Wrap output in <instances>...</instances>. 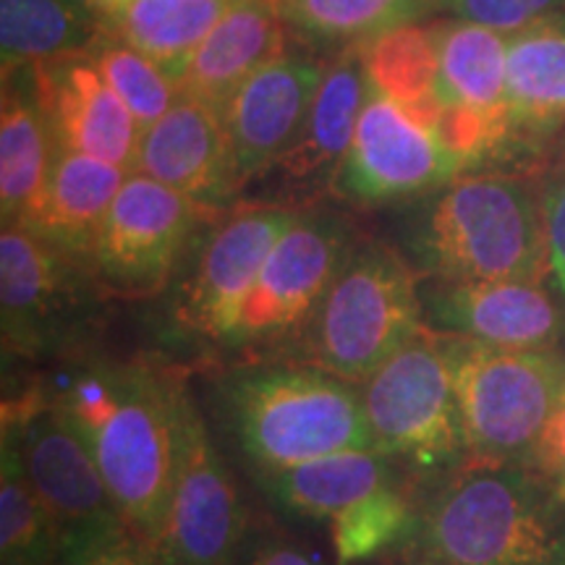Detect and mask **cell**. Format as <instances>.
I'll return each instance as SVG.
<instances>
[{"mask_svg": "<svg viewBox=\"0 0 565 565\" xmlns=\"http://www.w3.org/2000/svg\"><path fill=\"white\" fill-rule=\"evenodd\" d=\"M286 26L278 0H231L194 51L179 92L225 110L249 76L286 51Z\"/></svg>", "mask_w": 565, "mask_h": 565, "instance_id": "obj_20", "label": "cell"}, {"mask_svg": "<svg viewBox=\"0 0 565 565\" xmlns=\"http://www.w3.org/2000/svg\"><path fill=\"white\" fill-rule=\"evenodd\" d=\"M217 212L238 192L223 110L179 95L173 108L141 131L139 171Z\"/></svg>", "mask_w": 565, "mask_h": 565, "instance_id": "obj_18", "label": "cell"}, {"mask_svg": "<svg viewBox=\"0 0 565 565\" xmlns=\"http://www.w3.org/2000/svg\"><path fill=\"white\" fill-rule=\"evenodd\" d=\"M58 147L139 171L141 126L89 55L32 68Z\"/></svg>", "mask_w": 565, "mask_h": 565, "instance_id": "obj_17", "label": "cell"}, {"mask_svg": "<svg viewBox=\"0 0 565 565\" xmlns=\"http://www.w3.org/2000/svg\"><path fill=\"white\" fill-rule=\"evenodd\" d=\"M372 450L414 477L437 479L469 463L445 338L424 330L359 385Z\"/></svg>", "mask_w": 565, "mask_h": 565, "instance_id": "obj_6", "label": "cell"}, {"mask_svg": "<svg viewBox=\"0 0 565 565\" xmlns=\"http://www.w3.org/2000/svg\"><path fill=\"white\" fill-rule=\"evenodd\" d=\"M3 419L17 429L26 475L58 526L61 553L74 542L126 526L100 466L42 387L6 404Z\"/></svg>", "mask_w": 565, "mask_h": 565, "instance_id": "obj_13", "label": "cell"}, {"mask_svg": "<svg viewBox=\"0 0 565 565\" xmlns=\"http://www.w3.org/2000/svg\"><path fill=\"white\" fill-rule=\"evenodd\" d=\"M404 254L429 280H550L545 200L515 173L461 175L412 212Z\"/></svg>", "mask_w": 565, "mask_h": 565, "instance_id": "obj_4", "label": "cell"}, {"mask_svg": "<svg viewBox=\"0 0 565 565\" xmlns=\"http://www.w3.org/2000/svg\"><path fill=\"white\" fill-rule=\"evenodd\" d=\"M0 555L3 563L58 565L61 561V532L26 475L17 429L6 419L0 443Z\"/></svg>", "mask_w": 565, "mask_h": 565, "instance_id": "obj_29", "label": "cell"}, {"mask_svg": "<svg viewBox=\"0 0 565 565\" xmlns=\"http://www.w3.org/2000/svg\"><path fill=\"white\" fill-rule=\"evenodd\" d=\"M299 215L282 204H249L212 225L202 244L196 238L192 265L168 303L171 343L223 356L265 259Z\"/></svg>", "mask_w": 565, "mask_h": 565, "instance_id": "obj_10", "label": "cell"}, {"mask_svg": "<svg viewBox=\"0 0 565 565\" xmlns=\"http://www.w3.org/2000/svg\"><path fill=\"white\" fill-rule=\"evenodd\" d=\"M466 168L393 100L370 92L333 192L353 204H391L440 192Z\"/></svg>", "mask_w": 565, "mask_h": 565, "instance_id": "obj_14", "label": "cell"}, {"mask_svg": "<svg viewBox=\"0 0 565 565\" xmlns=\"http://www.w3.org/2000/svg\"><path fill=\"white\" fill-rule=\"evenodd\" d=\"M545 200V228L550 254V286L565 296V175L542 189Z\"/></svg>", "mask_w": 565, "mask_h": 565, "instance_id": "obj_37", "label": "cell"}, {"mask_svg": "<svg viewBox=\"0 0 565 565\" xmlns=\"http://www.w3.org/2000/svg\"><path fill=\"white\" fill-rule=\"evenodd\" d=\"M249 532L252 519L236 477L186 391L179 471L154 553L162 565H242Z\"/></svg>", "mask_w": 565, "mask_h": 565, "instance_id": "obj_12", "label": "cell"}, {"mask_svg": "<svg viewBox=\"0 0 565 565\" xmlns=\"http://www.w3.org/2000/svg\"><path fill=\"white\" fill-rule=\"evenodd\" d=\"M108 34L92 0H0L3 76L89 55Z\"/></svg>", "mask_w": 565, "mask_h": 565, "instance_id": "obj_25", "label": "cell"}, {"mask_svg": "<svg viewBox=\"0 0 565 565\" xmlns=\"http://www.w3.org/2000/svg\"><path fill=\"white\" fill-rule=\"evenodd\" d=\"M3 565H30V563H3Z\"/></svg>", "mask_w": 565, "mask_h": 565, "instance_id": "obj_40", "label": "cell"}, {"mask_svg": "<svg viewBox=\"0 0 565 565\" xmlns=\"http://www.w3.org/2000/svg\"><path fill=\"white\" fill-rule=\"evenodd\" d=\"M416 505L419 498L408 494L404 482H393L338 511L328 521L338 565L374 561L404 545L416 521Z\"/></svg>", "mask_w": 565, "mask_h": 565, "instance_id": "obj_31", "label": "cell"}, {"mask_svg": "<svg viewBox=\"0 0 565 565\" xmlns=\"http://www.w3.org/2000/svg\"><path fill=\"white\" fill-rule=\"evenodd\" d=\"M42 391L100 466L126 526L154 550L179 471L183 377L137 359L82 353Z\"/></svg>", "mask_w": 565, "mask_h": 565, "instance_id": "obj_1", "label": "cell"}, {"mask_svg": "<svg viewBox=\"0 0 565 565\" xmlns=\"http://www.w3.org/2000/svg\"><path fill=\"white\" fill-rule=\"evenodd\" d=\"M370 92L362 47L349 45L324 71L299 134L270 168L280 175L282 186L299 194L335 186Z\"/></svg>", "mask_w": 565, "mask_h": 565, "instance_id": "obj_19", "label": "cell"}, {"mask_svg": "<svg viewBox=\"0 0 565 565\" xmlns=\"http://www.w3.org/2000/svg\"><path fill=\"white\" fill-rule=\"evenodd\" d=\"M231 0H131L105 17L108 34L158 63L179 84Z\"/></svg>", "mask_w": 565, "mask_h": 565, "instance_id": "obj_27", "label": "cell"}, {"mask_svg": "<svg viewBox=\"0 0 565 565\" xmlns=\"http://www.w3.org/2000/svg\"><path fill=\"white\" fill-rule=\"evenodd\" d=\"M92 3H95L97 9H100V11L105 13V17H108V13L124 9V6H129L131 0H92Z\"/></svg>", "mask_w": 565, "mask_h": 565, "instance_id": "obj_39", "label": "cell"}, {"mask_svg": "<svg viewBox=\"0 0 565 565\" xmlns=\"http://www.w3.org/2000/svg\"><path fill=\"white\" fill-rule=\"evenodd\" d=\"M508 121L511 147L565 124V13L508 34Z\"/></svg>", "mask_w": 565, "mask_h": 565, "instance_id": "obj_24", "label": "cell"}, {"mask_svg": "<svg viewBox=\"0 0 565 565\" xmlns=\"http://www.w3.org/2000/svg\"><path fill=\"white\" fill-rule=\"evenodd\" d=\"M265 500L291 519L330 521L380 487L401 482V469L377 450H343L278 471L252 475Z\"/></svg>", "mask_w": 565, "mask_h": 565, "instance_id": "obj_23", "label": "cell"}, {"mask_svg": "<svg viewBox=\"0 0 565 565\" xmlns=\"http://www.w3.org/2000/svg\"><path fill=\"white\" fill-rule=\"evenodd\" d=\"M207 406L249 475L372 450L359 385L309 362L225 366L210 380Z\"/></svg>", "mask_w": 565, "mask_h": 565, "instance_id": "obj_2", "label": "cell"}, {"mask_svg": "<svg viewBox=\"0 0 565 565\" xmlns=\"http://www.w3.org/2000/svg\"><path fill=\"white\" fill-rule=\"evenodd\" d=\"M55 152L53 124L32 68L3 76L0 105V215L3 225H26L38 212Z\"/></svg>", "mask_w": 565, "mask_h": 565, "instance_id": "obj_22", "label": "cell"}, {"mask_svg": "<svg viewBox=\"0 0 565 565\" xmlns=\"http://www.w3.org/2000/svg\"><path fill=\"white\" fill-rule=\"evenodd\" d=\"M356 242L351 223L338 212H301L265 259L221 359L231 364L296 359L317 307Z\"/></svg>", "mask_w": 565, "mask_h": 565, "instance_id": "obj_8", "label": "cell"}, {"mask_svg": "<svg viewBox=\"0 0 565 565\" xmlns=\"http://www.w3.org/2000/svg\"><path fill=\"white\" fill-rule=\"evenodd\" d=\"M324 71L315 55L282 51L231 97L223 118L238 189L270 171L296 139Z\"/></svg>", "mask_w": 565, "mask_h": 565, "instance_id": "obj_16", "label": "cell"}, {"mask_svg": "<svg viewBox=\"0 0 565 565\" xmlns=\"http://www.w3.org/2000/svg\"><path fill=\"white\" fill-rule=\"evenodd\" d=\"M129 175L110 162L58 147L40 207L21 228L92 270L97 238Z\"/></svg>", "mask_w": 565, "mask_h": 565, "instance_id": "obj_21", "label": "cell"}, {"mask_svg": "<svg viewBox=\"0 0 565 565\" xmlns=\"http://www.w3.org/2000/svg\"><path fill=\"white\" fill-rule=\"evenodd\" d=\"M242 565H320L299 542L288 540L275 529H259L252 524L246 536Z\"/></svg>", "mask_w": 565, "mask_h": 565, "instance_id": "obj_36", "label": "cell"}, {"mask_svg": "<svg viewBox=\"0 0 565 565\" xmlns=\"http://www.w3.org/2000/svg\"><path fill=\"white\" fill-rule=\"evenodd\" d=\"M435 97L508 118V34L458 19L437 24Z\"/></svg>", "mask_w": 565, "mask_h": 565, "instance_id": "obj_26", "label": "cell"}, {"mask_svg": "<svg viewBox=\"0 0 565 565\" xmlns=\"http://www.w3.org/2000/svg\"><path fill=\"white\" fill-rule=\"evenodd\" d=\"M212 215L215 212L166 183L134 173L97 238L92 275L116 299H152L166 291L181 257L194 249L200 228Z\"/></svg>", "mask_w": 565, "mask_h": 565, "instance_id": "obj_11", "label": "cell"}, {"mask_svg": "<svg viewBox=\"0 0 565 565\" xmlns=\"http://www.w3.org/2000/svg\"><path fill=\"white\" fill-rule=\"evenodd\" d=\"M362 61L372 89L404 108L414 121L435 129L440 103L437 82V24H404L364 42Z\"/></svg>", "mask_w": 565, "mask_h": 565, "instance_id": "obj_28", "label": "cell"}, {"mask_svg": "<svg viewBox=\"0 0 565 565\" xmlns=\"http://www.w3.org/2000/svg\"><path fill=\"white\" fill-rule=\"evenodd\" d=\"M58 565H162L154 550L129 526L63 547Z\"/></svg>", "mask_w": 565, "mask_h": 565, "instance_id": "obj_34", "label": "cell"}, {"mask_svg": "<svg viewBox=\"0 0 565 565\" xmlns=\"http://www.w3.org/2000/svg\"><path fill=\"white\" fill-rule=\"evenodd\" d=\"M427 330L419 273L380 238H359L301 338L296 362L362 385Z\"/></svg>", "mask_w": 565, "mask_h": 565, "instance_id": "obj_5", "label": "cell"}, {"mask_svg": "<svg viewBox=\"0 0 565 565\" xmlns=\"http://www.w3.org/2000/svg\"><path fill=\"white\" fill-rule=\"evenodd\" d=\"M286 24L303 38L364 45L380 34L414 24L433 0H278Z\"/></svg>", "mask_w": 565, "mask_h": 565, "instance_id": "obj_30", "label": "cell"}, {"mask_svg": "<svg viewBox=\"0 0 565 565\" xmlns=\"http://www.w3.org/2000/svg\"><path fill=\"white\" fill-rule=\"evenodd\" d=\"M95 66L100 68L105 82L121 97L131 116L137 118L141 131L158 124L173 103L179 100V84L162 71L158 63L134 51L113 34H105L100 45L89 53Z\"/></svg>", "mask_w": 565, "mask_h": 565, "instance_id": "obj_32", "label": "cell"}, {"mask_svg": "<svg viewBox=\"0 0 565 565\" xmlns=\"http://www.w3.org/2000/svg\"><path fill=\"white\" fill-rule=\"evenodd\" d=\"M398 550L450 565H565V500L524 463L469 461L422 494Z\"/></svg>", "mask_w": 565, "mask_h": 565, "instance_id": "obj_3", "label": "cell"}, {"mask_svg": "<svg viewBox=\"0 0 565 565\" xmlns=\"http://www.w3.org/2000/svg\"><path fill=\"white\" fill-rule=\"evenodd\" d=\"M524 466L532 469L557 498L565 500V393L550 416L547 427L542 429L540 440L534 443L532 454L526 456Z\"/></svg>", "mask_w": 565, "mask_h": 565, "instance_id": "obj_35", "label": "cell"}, {"mask_svg": "<svg viewBox=\"0 0 565 565\" xmlns=\"http://www.w3.org/2000/svg\"><path fill=\"white\" fill-rule=\"evenodd\" d=\"M422 303L429 330L494 349L550 351L565 338V309L545 282L429 280Z\"/></svg>", "mask_w": 565, "mask_h": 565, "instance_id": "obj_15", "label": "cell"}, {"mask_svg": "<svg viewBox=\"0 0 565 565\" xmlns=\"http://www.w3.org/2000/svg\"><path fill=\"white\" fill-rule=\"evenodd\" d=\"M443 338L469 461L524 463L565 393V353Z\"/></svg>", "mask_w": 565, "mask_h": 565, "instance_id": "obj_7", "label": "cell"}, {"mask_svg": "<svg viewBox=\"0 0 565 565\" xmlns=\"http://www.w3.org/2000/svg\"><path fill=\"white\" fill-rule=\"evenodd\" d=\"M433 9H440L458 21L513 34L542 19L561 17L565 13V0H433Z\"/></svg>", "mask_w": 565, "mask_h": 565, "instance_id": "obj_33", "label": "cell"}, {"mask_svg": "<svg viewBox=\"0 0 565 565\" xmlns=\"http://www.w3.org/2000/svg\"><path fill=\"white\" fill-rule=\"evenodd\" d=\"M561 145H563V154H565V137H563V141H561Z\"/></svg>", "mask_w": 565, "mask_h": 565, "instance_id": "obj_41", "label": "cell"}, {"mask_svg": "<svg viewBox=\"0 0 565 565\" xmlns=\"http://www.w3.org/2000/svg\"><path fill=\"white\" fill-rule=\"evenodd\" d=\"M103 286L74 259L21 225L0 233V330L6 359L68 356L95 330Z\"/></svg>", "mask_w": 565, "mask_h": 565, "instance_id": "obj_9", "label": "cell"}, {"mask_svg": "<svg viewBox=\"0 0 565 565\" xmlns=\"http://www.w3.org/2000/svg\"><path fill=\"white\" fill-rule=\"evenodd\" d=\"M395 565H450L440 561V557H433V555H419V553H401L398 563Z\"/></svg>", "mask_w": 565, "mask_h": 565, "instance_id": "obj_38", "label": "cell"}]
</instances>
